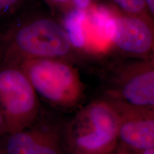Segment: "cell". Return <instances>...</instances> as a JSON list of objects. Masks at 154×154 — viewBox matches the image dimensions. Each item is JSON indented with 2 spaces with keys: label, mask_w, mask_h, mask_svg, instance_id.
Returning <instances> with one entry per match:
<instances>
[{
  "label": "cell",
  "mask_w": 154,
  "mask_h": 154,
  "mask_svg": "<svg viewBox=\"0 0 154 154\" xmlns=\"http://www.w3.org/2000/svg\"><path fill=\"white\" fill-rule=\"evenodd\" d=\"M74 49L61 23L50 17H34L9 31L4 60L17 63L38 59L67 61Z\"/></svg>",
  "instance_id": "6da1fadb"
},
{
  "label": "cell",
  "mask_w": 154,
  "mask_h": 154,
  "mask_svg": "<svg viewBox=\"0 0 154 154\" xmlns=\"http://www.w3.org/2000/svg\"><path fill=\"white\" fill-rule=\"evenodd\" d=\"M119 117L109 99H97L81 109L61 132L75 154H109L118 144Z\"/></svg>",
  "instance_id": "7a4b0ae2"
},
{
  "label": "cell",
  "mask_w": 154,
  "mask_h": 154,
  "mask_svg": "<svg viewBox=\"0 0 154 154\" xmlns=\"http://www.w3.org/2000/svg\"><path fill=\"white\" fill-rule=\"evenodd\" d=\"M38 98L54 107L70 109L83 96L80 76L68 61L54 59H26L18 62Z\"/></svg>",
  "instance_id": "3957f363"
},
{
  "label": "cell",
  "mask_w": 154,
  "mask_h": 154,
  "mask_svg": "<svg viewBox=\"0 0 154 154\" xmlns=\"http://www.w3.org/2000/svg\"><path fill=\"white\" fill-rule=\"evenodd\" d=\"M0 111L7 134L28 128L39 112V100L22 67L14 61L4 60L0 66Z\"/></svg>",
  "instance_id": "277c9868"
},
{
  "label": "cell",
  "mask_w": 154,
  "mask_h": 154,
  "mask_svg": "<svg viewBox=\"0 0 154 154\" xmlns=\"http://www.w3.org/2000/svg\"><path fill=\"white\" fill-rule=\"evenodd\" d=\"M106 96L117 104L154 111V59L139 60L121 68Z\"/></svg>",
  "instance_id": "5b68a950"
},
{
  "label": "cell",
  "mask_w": 154,
  "mask_h": 154,
  "mask_svg": "<svg viewBox=\"0 0 154 154\" xmlns=\"http://www.w3.org/2000/svg\"><path fill=\"white\" fill-rule=\"evenodd\" d=\"M108 36L117 50L139 60L154 59V22L150 17L116 14L108 25Z\"/></svg>",
  "instance_id": "8992f818"
},
{
  "label": "cell",
  "mask_w": 154,
  "mask_h": 154,
  "mask_svg": "<svg viewBox=\"0 0 154 154\" xmlns=\"http://www.w3.org/2000/svg\"><path fill=\"white\" fill-rule=\"evenodd\" d=\"M112 103L119 117L118 143L134 152L154 149V111Z\"/></svg>",
  "instance_id": "52a82bcc"
},
{
  "label": "cell",
  "mask_w": 154,
  "mask_h": 154,
  "mask_svg": "<svg viewBox=\"0 0 154 154\" xmlns=\"http://www.w3.org/2000/svg\"><path fill=\"white\" fill-rule=\"evenodd\" d=\"M33 124L9 134L7 143L8 154H60L57 146L59 133L46 128H34Z\"/></svg>",
  "instance_id": "ba28073f"
},
{
  "label": "cell",
  "mask_w": 154,
  "mask_h": 154,
  "mask_svg": "<svg viewBox=\"0 0 154 154\" xmlns=\"http://www.w3.org/2000/svg\"><path fill=\"white\" fill-rule=\"evenodd\" d=\"M84 12L75 9L66 14L62 24L74 48H82L85 45V33L83 26Z\"/></svg>",
  "instance_id": "9c48e42d"
},
{
  "label": "cell",
  "mask_w": 154,
  "mask_h": 154,
  "mask_svg": "<svg viewBox=\"0 0 154 154\" xmlns=\"http://www.w3.org/2000/svg\"><path fill=\"white\" fill-rule=\"evenodd\" d=\"M111 1L118 7L119 10L124 14L150 17L144 0H111Z\"/></svg>",
  "instance_id": "30bf717a"
},
{
  "label": "cell",
  "mask_w": 154,
  "mask_h": 154,
  "mask_svg": "<svg viewBox=\"0 0 154 154\" xmlns=\"http://www.w3.org/2000/svg\"><path fill=\"white\" fill-rule=\"evenodd\" d=\"M54 9L61 11L63 14H67L75 9L73 0H44Z\"/></svg>",
  "instance_id": "8fae6325"
},
{
  "label": "cell",
  "mask_w": 154,
  "mask_h": 154,
  "mask_svg": "<svg viewBox=\"0 0 154 154\" xmlns=\"http://www.w3.org/2000/svg\"><path fill=\"white\" fill-rule=\"evenodd\" d=\"M24 0H0V16L14 11L22 5Z\"/></svg>",
  "instance_id": "7c38bea8"
},
{
  "label": "cell",
  "mask_w": 154,
  "mask_h": 154,
  "mask_svg": "<svg viewBox=\"0 0 154 154\" xmlns=\"http://www.w3.org/2000/svg\"><path fill=\"white\" fill-rule=\"evenodd\" d=\"M75 8L82 11H86L92 5V0H73Z\"/></svg>",
  "instance_id": "4fadbf2b"
},
{
  "label": "cell",
  "mask_w": 154,
  "mask_h": 154,
  "mask_svg": "<svg viewBox=\"0 0 154 154\" xmlns=\"http://www.w3.org/2000/svg\"><path fill=\"white\" fill-rule=\"evenodd\" d=\"M150 17L154 22V0H144Z\"/></svg>",
  "instance_id": "5bb4252c"
},
{
  "label": "cell",
  "mask_w": 154,
  "mask_h": 154,
  "mask_svg": "<svg viewBox=\"0 0 154 154\" xmlns=\"http://www.w3.org/2000/svg\"><path fill=\"white\" fill-rule=\"evenodd\" d=\"M7 134V126H6V123L5 118H4L2 113L0 111V134Z\"/></svg>",
  "instance_id": "9a60e30c"
},
{
  "label": "cell",
  "mask_w": 154,
  "mask_h": 154,
  "mask_svg": "<svg viewBox=\"0 0 154 154\" xmlns=\"http://www.w3.org/2000/svg\"><path fill=\"white\" fill-rule=\"evenodd\" d=\"M137 154H154V149L145 150V151L136 152Z\"/></svg>",
  "instance_id": "2e32d148"
}]
</instances>
